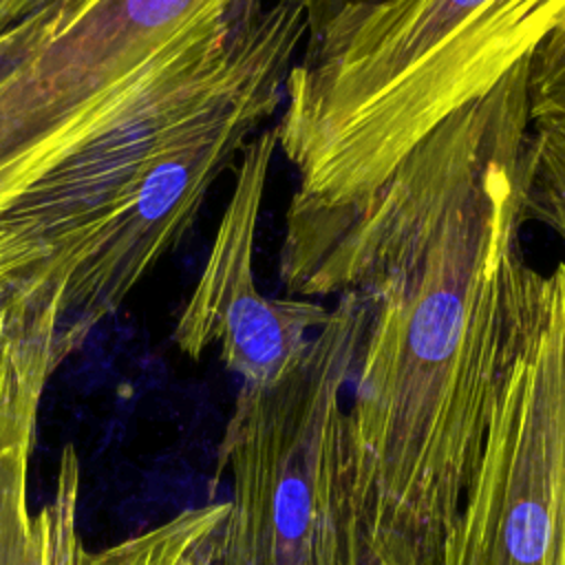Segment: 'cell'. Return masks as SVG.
Wrapping results in <instances>:
<instances>
[{"label": "cell", "mask_w": 565, "mask_h": 565, "mask_svg": "<svg viewBox=\"0 0 565 565\" xmlns=\"http://www.w3.org/2000/svg\"><path fill=\"white\" fill-rule=\"evenodd\" d=\"M530 135L525 57L375 190L285 223L287 291L355 289L369 305L342 415L349 497L375 539L424 565H437L532 322Z\"/></svg>", "instance_id": "cell-1"}, {"label": "cell", "mask_w": 565, "mask_h": 565, "mask_svg": "<svg viewBox=\"0 0 565 565\" xmlns=\"http://www.w3.org/2000/svg\"><path fill=\"white\" fill-rule=\"evenodd\" d=\"M302 0L201 20L0 157V225L46 249L29 278L99 324L192 227L285 97Z\"/></svg>", "instance_id": "cell-2"}, {"label": "cell", "mask_w": 565, "mask_h": 565, "mask_svg": "<svg viewBox=\"0 0 565 565\" xmlns=\"http://www.w3.org/2000/svg\"><path fill=\"white\" fill-rule=\"evenodd\" d=\"M366 324L364 296L344 289L282 384L241 386L218 446L232 479L221 565H311L329 441Z\"/></svg>", "instance_id": "cell-3"}, {"label": "cell", "mask_w": 565, "mask_h": 565, "mask_svg": "<svg viewBox=\"0 0 565 565\" xmlns=\"http://www.w3.org/2000/svg\"><path fill=\"white\" fill-rule=\"evenodd\" d=\"M437 565H565V260L534 271L530 331Z\"/></svg>", "instance_id": "cell-4"}, {"label": "cell", "mask_w": 565, "mask_h": 565, "mask_svg": "<svg viewBox=\"0 0 565 565\" xmlns=\"http://www.w3.org/2000/svg\"><path fill=\"white\" fill-rule=\"evenodd\" d=\"M276 150V126L258 130L245 143L207 260L172 333L179 351L192 360L216 344L223 364L241 377V386L256 391L282 384L302 362L311 331L331 316L320 302L269 298L256 287L258 216Z\"/></svg>", "instance_id": "cell-5"}, {"label": "cell", "mask_w": 565, "mask_h": 565, "mask_svg": "<svg viewBox=\"0 0 565 565\" xmlns=\"http://www.w3.org/2000/svg\"><path fill=\"white\" fill-rule=\"evenodd\" d=\"M245 0H53L0 82V157L124 75L179 31Z\"/></svg>", "instance_id": "cell-6"}, {"label": "cell", "mask_w": 565, "mask_h": 565, "mask_svg": "<svg viewBox=\"0 0 565 565\" xmlns=\"http://www.w3.org/2000/svg\"><path fill=\"white\" fill-rule=\"evenodd\" d=\"M71 353L60 331L57 300L20 287L0 342V565H22L33 514L29 472L40 404Z\"/></svg>", "instance_id": "cell-7"}, {"label": "cell", "mask_w": 565, "mask_h": 565, "mask_svg": "<svg viewBox=\"0 0 565 565\" xmlns=\"http://www.w3.org/2000/svg\"><path fill=\"white\" fill-rule=\"evenodd\" d=\"M340 413L320 488V519L311 565H424L402 547L373 539L349 497Z\"/></svg>", "instance_id": "cell-8"}, {"label": "cell", "mask_w": 565, "mask_h": 565, "mask_svg": "<svg viewBox=\"0 0 565 565\" xmlns=\"http://www.w3.org/2000/svg\"><path fill=\"white\" fill-rule=\"evenodd\" d=\"M82 466L73 444L60 452L53 497L31 514L22 565H82L86 552L77 530Z\"/></svg>", "instance_id": "cell-9"}, {"label": "cell", "mask_w": 565, "mask_h": 565, "mask_svg": "<svg viewBox=\"0 0 565 565\" xmlns=\"http://www.w3.org/2000/svg\"><path fill=\"white\" fill-rule=\"evenodd\" d=\"M532 128L565 126V33H550L527 55Z\"/></svg>", "instance_id": "cell-10"}, {"label": "cell", "mask_w": 565, "mask_h": 565, "mask_svg": "<svg viewBox=\"0 0 565 565\" xmlns=\"http://www.w3.org/2000/svg\"><path fill=\"white\" fill-rule=\"evenodd\" d=\"M46 249L13 227L0 225V342L18 289L46 260Z\"/></svg>", "instance_id": "cell-11"}, {"label": "cell", "mask_w": 565, "mask_h": 565, "mask_svg": "<svg viewBox=\"0 0 565 565\" xmlns=\"http://www.w3.org/2000/svg\"><path fill=\"white\" fill-rule=\"evenodd\" d=\"M53 0H0V33L15 26L24 18L42 11Z\"/></svg>", "instance_id": "cell-12"}, {"label": "cell", "mask_w": 565, "mask_h": 565, "mask_svg": "<svg viewBox=\"0 0 565 565\" xmlns=\"http://www.w3.org/2000/svg\"><path fill=\"white\" fill-rule=\"evenodd\" d=\"M302 2L307 7V15H309V31L316 33L320 26H324L344 7L366 4V2H375V0H302Z\"/></svg>", "instance_id": "cell-13"}]
</instances>
